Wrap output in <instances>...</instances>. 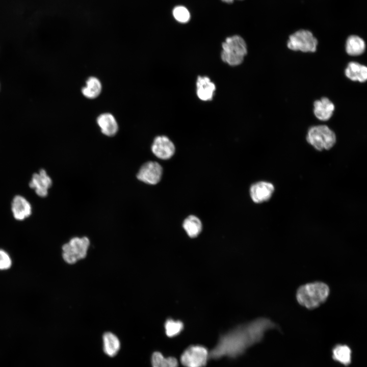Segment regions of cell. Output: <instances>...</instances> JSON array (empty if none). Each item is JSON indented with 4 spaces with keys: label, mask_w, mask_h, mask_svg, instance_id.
I'll use <instances>...</instances> for the list:
<instances>
[{
    "label": "cell",
    "mask_w": 367,
    "mask_h": 367,
    "mask_svg": "<svg viewBox=\"0 0 367 367\" xmlns=\"http://www.w3.org/2000/svg\"><path fill=\"white\" fill-rule=\"evenodd\" d=\"M276 327L270 319L264 318L237 326L221 336L216 346L209 353V357L218 359L224 356L240 355L259 342L267 331Z\"/></svg>",
    "instance_id": "obj_1"
},
{
    "label": "cell",
    "mask_w": 367,
    "mask_h": 367,
    "mask_svg": "<svg viewBox=\"0 0 367 367\" xmlns=\"http://www.w3.org/2000/svg\"><path fill=\"white\" fill-rule=\"evenodd\" d=\"M330 293L326 283L316 281L300 286L296 293L298 302L309 309L316 308L325 302Z\"/></svg>",
    "instance_id": "obj_2"
},
{
    "label": "cell",
    "mask_w": 367,
    "mask_h": 367,
    "mask_svg": "<svg viewBox=\"0 0 367 367\" xmlns=\"http://www.w3.org/2000/svg\"><path fill=\"white\" fill-rule=\"evenodd\" d=\"M222 60L232 66L241 64L247 54L246 43L243 38L238 35L227 37L222 43Z\"/></svg>",
    "instance_id": "obj_3"
},
{
    "label": "cell",
    "mask_w": 367,
    "mask_h": 367,
    "mask_svg": "<svg viewBox=\"0 0 367 367\" xmlns=\"http://www.w3.org/2000/svg\"><path fill=\"white\" fill-rule=\"evenodd\" d=\"M307 141L316 150L322 151L331 149L336 142L335 133L327 125L311 127L308 130Z\"/></svg>",
    "instance_id": "obj_4"
},
{
    "label": "cell",
    "mask_w": 367,
    "mask_h": 367,
    "mask_svg": "<svg viewBox=\"0 0 367 367\" xmlns=\"http://www.w3.org/2000/svg\"><path fill=\"white\" fill-rule=\"evenodd\" d=\"M89 245L90 241L87 237L72 238L62 246L64 260L69 264H73L83 259L87 255Z\"/></svg>",
    "instance_id": "obj_5"
},
{
    "label": "cell",
    "mask_w": 367,
    "mask_h": 367,
    "mask_svg": "<svg viewBox=\"0 0 367 367\" xmlns=\"http://www.w3.org/2000/svg\"><path fill=\"white\" fill-rule=\"evenodd\" d=\"M318 40L311 32L305 30L298 31L289 37L287 47L294 51L304 53L315 52Z\"/></svg>",
    "instance_id": "obj_6"
},
{
    "label": "cell",
    "mask_w": 367,
    "mask_h": 367,
    "mask_svg": "<svg viewBox=\"0 0 367 367\" xmlns=\"http://www.w3.org/2000/svg\"><path fill=\"white\" fill-rule=\"evenodd\" d=\"M209 353L203 346L193 345L182 354L180 361L186 367H203L207 363Z\"/></svg>",
    "instance_id": "obj_7"
},
{
    "label": "cell",
    "mask_w": 367,
    "mask_h": 367,
    "mask_svg": "<svg viewBox=\"0 0 367 367\" xmlns=\"http://www.w3.org/2000/svg\"><path fill=\"white\" fill-rule=\"evenodd\" d=\"M163 168L156 162L149 161L144 164L139 170L137 178L147 184L155 185L161 180Z\"/></svg>",
    "instance_id": "obj_8"
},
{
    "label": "cell",
    "mask_w": 367,
    "mask_h": 367,
    "mask_svg": "<svg viewBox=\"0 0 367 367\" xmlns=\"http://www.w3.org/2000/svg\"><path fill=\"white\" fill-rule=\"evenodd\" d=\"M151 150L157 158L167 160L173 156L175 148L173 142L167 136H159L153 140Z\"/></svg>",
    "instance_id": "obj_9"
},
{
    "label": "cell",
    "mask_w": 367,
    "mask_h": 367,
    "mask_svg": "<svg viewBox=\"0 0 367 367\" xmlns=\"http://www.w3.org/2000/svg\"><path fill=\"white\" fill-rule=\"evenodd\" d=\"M274 191V187L271 183L261 181L251 186L250 195L253 202L260 203L269 200Z\"/></svg>",
    "instance_id": "obj_10"
},
{
    "label": "cell",
    "mask_w": 367,
    "mask_h": 367,
    "mask_svg": "<svg viewBox=\"0 0 367 367\" xmlns=\"http://www.w3.org/2000/svg\"><path fill=\"white\" fill-rule=\"evenodd\" d=\"M51 185V179L44 169H41L38 173H34L29 183L30 188L34 189L36 193L42 197L47 195L48 190Z\"/></svg>",
    "instance_id": "obj_11"
},
{
    "label": "cell",
    "mask_w": 367,
    "mask_h": 367,
    "mask_svg": "<svg viewBox=\"0 0 367 367\" xmlns=\"http://www.w3.org/2000/svg\"><path fill=\"white\" fill-rule=\"evenodd\" d=\"M216 91V86L210 78L206 76H199L196 81V93L202 101L211 100Z\"/></svg>",
    "instance_id": "obj_12"
},
{
    "label": "cell",
    "mask_w": 367,
    "mask_h": 367,
    "mask_svg": "<svg viewBox=\"0 0 367 367\" xmlns=\"http://www.w3.org/2000/svg\"><path fill=\"white\" fill-rule=\"evenodd\" d=\"M335 109L333 103L327 97H323L313 103V113L315 116L321 121L329 120Z\"/></svg>",
    "instance_id": "obj_13"
},
{
    "label": "cell",
    "mask_w": 367,
    "mask_h": 367,
    "mask_svg": "<svg viewBox=\"0 0 367 367\" xmlns=\"http://www.w3.org/2000/svg\"><path fill=\"white\" fill-rule=\"evenodd\" d=\"M12 211L15 219L23 220L30 216L32 207L29 201L23 197L17 195L13 199Z\"/></svg>",
    "instance_id": "obj_14"
},
{
    "label": "cell",
    "mask_w": 367,
    "mask_h": 367,
    "mask_svg": "<svg viewBox=\"0 0 367 367\" xmlns=\"http://www.w3.org/2000/svg\"><path fill=\"white\" fill-rule=\"evenodd\" d=\"M97 123L104 135L112 137L118 130V124L115 117L111 113L100 114L97 118Z\"/></svg>",
    "instance_id": "obj_15"
},
{
    "label": "cell",
    "mask_w": 367,
    "mask_h": 367,
    "mask_svg": "<svg viewBox=\"0 0 367 367\" xmlns=\"http://www.w3.org/2000/svg\"><path fill=\"white\" fill-rule=\"evenodd\" d=\"M345 74L351 81L363 83L367 80V68L359 63L351 62L345 69Z\"/></svg>",
    "instance_id": "obj_16"
},
{
    "label": "cell",
    "mask_w": 367,
    "mask_h": 367,
    "mask_svg": "<svg viewBox=\"0 0 367 367\" xmlns=\"http://www.w3.org/2000/svg\"><path fill=\"white\" fill-rule=\"evenodd\" d=\"M365 49L364 40L356 35L350 36L347 39L346 51L352 56H357L362 54Z\"/></svg>",
    "instance_id": "obj_17"
},
{
    "label": "cell",
    "mask_w": 367,
    "mask_h": 367,
    "mask_svg": "<svg viewBox=\"0 0 367 367\" xmlns=\"http://www.w3.org/2000/svg\"><path fill=\"white\" fill-rule=\"evenodd\" d=\"M102 339L104 353L110 357L115 356L120 347V341L117 336L110 332H107L103 334Z\"/></svg>",
    "instance_id": "obj_18"
},
{
    "label": "cell",
    "mask_w": 367,
    "mask_h": 367,
    "mask_svg": "<svg viewBox=\"0 0 367 367\" xmlns=\"http://www.w3.org/2000/svg\"><path fill=\"white\" fill-rule=\"evenodd\" d=\"M102 90V85L98 78L94 76L89 77L86 81V85L82 89L83 95L89 99L98 97Z\"/></svg>",
    "instance_id": "obj_19"
},
{
    "label": "cell",
    "mask_w": 367,
    "mask_h": 367,
    "mask_svg": "<svg viewBox=\"0 0 367 367\" xmlns=\"http://www.w3.org/2000/svg\"><path fill=\"white\" fill-rule=\"evenodd\" d=\"M182 226L188 235L191 238L196 237L202 230L201 221L198 217L193 215H190L185 219Z\"/></svg>",
    "instance_id": "obj_20"
},
{
    "label": "cell",
    "mask_w": 367,
    "mask_h": 367,
    "mask_svg": "<svg viewBox=\"0 0 367 367\" xmlns=\"http://www.w3.org/2000/svg\"><path fill=\"white\" fill-rule=\"evenodd\" d=\"M333 358L339 362L347 365L351 360V350L347 345H338L332 350Z\"/></svg>",
    "instance_id": "obj_21"
},
{
    "label": "cell",
    "mask_w": 367,
    "mask_h": 367,
    "mask_svg": "<svg viewBox=\"0 0 367 367\" xmlns=\"http://www.w3.org/2000/svg\"><path fill=\"white\" fill-rule=\"evenodd\" d=\"M152 367H177L178 361L173 357H164L159 352H154L151 356Z\"/></svg>",
    "instance_id": "obj_22"
},
{
    "label": "cell",
    "mask_w": 367,
    "mask_h": 367,
    "mask_svg": "<svg viewBox=\"0 0 367 367\" xmlns=\"http://www.w3.org/2000/svg\"><path fill=\"white\" fill-rule=\"evenodd\" d=\"M184 328L183 323L179 321L168 319L165 323V328L166 335L170 337L178 334Z\"/></svg>",
    "instance_id": "obj_23"
},
{
    "label": "cell",
    "mask_w": 367,
    "mask_h": 367,
    "mask_svg": "<svg viewBox=\"0 0 367 367\" xmlns=\"http://www.w3.org/2000/svg\"><path fill=\"white\" fill-rule=\"evenodd\" d=\"M173 15L174 18L179 22H187L190 18V14L188 10L184 6H177L173 10Z\"/></svg>",
    "instance_id": "obj_24"
},
{
    "label": "cell",
    "mask_w": 367,
    "mask_h": 367,
    "mask_svg": "<svg viewBox=\"0 0 367 367\" xmlns=\"http://www.w3.org/2000/svg\"><path fill=\"white\" fill-rule=\"evenodd\" d=\"M12 265L10 256L5 251L0 249V270H7Z\"/></svg>",
    "instance_id": "obj_25"
},
{
    "label": "cell",
    "mask_w": 367,
    "mask_h": 367,
    "mask_svg": "<svg viewBox=\"0 0 367 367\" xmlns=\"http://www.w3.org/2000/svg\"><path fill=\"white\" fill-rule=\"evenodd\" d=\"M224 2L227 3H231L233 2L234 0H221Z\"/></svg>",
    "instance_id": "obj_26"
}]
</instances>
